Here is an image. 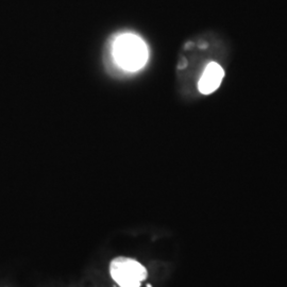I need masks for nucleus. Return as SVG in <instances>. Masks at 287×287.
Wrapping results in <instances>:
<instances>
[{"instance_id":"obj_2","label":"nucleus","mask_w":287,"mask_h":287,"mask_svg":"<svg viewBox=\"0 0 287 287\" xmlns=\"http://www.w3.org/2000/svg\"><path fill=\"white\" fill-rule=\"evenodd\" d=\"M113 57L118 66L127 72H138L146 65L149 52L140 36L126 33L118 36L113 45Z\"/></svg>"},{"instance_id":"obj_4","label":"nucleus","mask_w":287,"mask_h":287,"mask_svg":"<svg viewBox=\"0 0 287 287\" xmlns=\"http://www.w3.org/2000/svg\"><path fill=\"white\" fill-rule=\"evenodd\" d=\"M224 77V71L218 62L210 63L203 71L198 81V92L201 95H210L220 86Z\"/></svg>"},{"instance_id":"obj_1","label":"nucleus","mask_w":287,"mask_h":287,"mask_svg":"<svg viewBox=\"0 0 287 287\" xmlns=\"http://www.w3.org/2000/svg\"><path fill=\"white\" fill-rule=\"evenodd\" d=\"M213 49L205 37H196L181 48L176 67L178 89L185 99H193L198 92V81L212 62Z\"/></svg>"},{"instance_id":"obj_3","label":"nucleus","mask_w":287,"mask_h":287,"mask_svg":"<svg viewBox=\"0 0 287 287\" xmlns=\"http://www.w3.org/2000/svg\"><path fill=\"white\" fill-rule=\"evenodd\" d=\"M110 274L120 287H140L147 278V270L140 262L125 256L111 262Z\"/></svg>"}]
</instances>
